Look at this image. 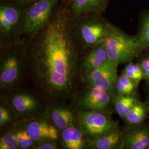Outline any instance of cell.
<instances>
[{"label": "cell", "instance_id": "1", "mask_svg": "<svg viewBox=\"0 0 149 149\" xmlns=\"http://www.w3.org/2000/svg\"><path fill=\"white\" fill-rule=\"evenodd\" d=\"M23 39L24 58L43 93L50 98L70 94L75 86L83 48L68 4L61 1L46 27L34 37Z\"/></svg>", "mask_w": 149, "mask_h": 149}, {"label": "cell", "instance_id": "2", "mask_svg": "<svg viewBox=\"0 0 149 149\" xmlns=\"http://www.w3.org/2000/svg\"><path fill=\"white\" fill-rule=\"evenodd\" d=\"M73 18L75 33L83 49L104 43L113 26L101 13H87Z\"/></svg>", "mask_w": 149, "mask_h": 149}, {"label": "cell", "instance_id": "3", "mask_svg": "<svg viewBox=\"0 0 149 149\" xmlns=\"http://www.w3.org/2000/svg\"><path fill=\"white\" fill-rule=\"evenodd\" d=\"M103 44L108 59L118 65L132 62L143 51L138 37L129 35L114 26Z\"/></svg>", "mask_w": 149, "mask_h": 149}, {"label": "cell", "instance_id": "4", "mask_svg": "<svg viewBox=\"0 0 149 149\" xmlns=\"http://www.w3.org/2000/svg\"><path fill=\"white\" fill-rule=\"evenodd\" d=\"M24 6L0 0L1 46L18 43L23 39Z\"/></svg>", "mask_w": 149, "mask_h": 149}, {"label": "cell", "instance_id": "5", "mask_svg": "<svg viewBox=\"0 0 149 149\" xmlns=\"http://www.w3.org/2000/svg\"><path fill=\"white\" fill-rule=\"evenodd\" d=\"M62 0H37L24 6L23 38L34 37L46 27Z\"/></svg>", "mask_w": 149, "mask_h": 149}, {"label": "cell", "instance_id": "6", "mask_svg": "<svg viewBox=\"0 0 149 149\" xmlns=\"http://www.w3.org/2000/svg\"><path fill=\"white\" fill-rule=\"evenodd\" d=\"M2 49V63L1 66V88H5L14 84L19 77L21 59L24 49L23 39L18 43L6 45Z\"/></svg>", "mask_w": 149, "mask_h": 149}, {"label": "cell", "instance_id": "7", "mask_svg": "<svg viewBox=\"0 0 149 149\" xmlns=\"http://www.w3.org/2000/svg\"><path fill=\"white\" fill-rule=\"evenodd\" d=\"M78 120L80 129L91 141L118 129L117 122L101 112H81Z\"/></svg>", "mask_w": 149, "mask_h": 149}, {"label": "cell", "instance_id": "8", "mask_svg": "<svg viewBox=\"0 0 149 149\" xmlns=\"http://www.w3.org/2000/svg\"><path fill=\"white\" fill-rule=\"evenodd\" d=\"M119 65L108 59L100 67L85 75V81L89 87H96L109 93L116 92Z\"/></svg>", "mask_w": 149, "mask_h": 149}, {"label": "cell", "instance_id": "9", "mask_svg": "<svg viewBox=\"0 0 149 149\" xmlns=\"http://www.w3.org/2000/svg\"><path fill=\"white\" fill-rule=\"evenodd\" d=\"M111 101V95L100 88L90 87L81 96L77 102L82 109L86 111H104Z\"/></svg>", "mask_w": 149, "mask_h": 149}, {"label": "cell", "instance_id": "10", "mask_svg": "<svg viewBox=\"0 0 149 149\" xmlns=\"http://www.w3.org/2000/svg\"><path fill=\"white\" fill-rule=\"evenodd\" d=\"M82 55V70L85 75L100 67L108 60L103 43L83 49Z\"/></svg>", "mask_w": 149, "mask_h": 149}, {"label": "cell", "instance_id": "11", "mask_svg": "<svg viewBox=\"0 0 149 149\" xmlns=\"http://www.w3.org/2000/svg\"><path fill=\"white\" fill-rule=\"evenodd\" d=\"M26 129L34 141L55 140L59 137L57 128L46 120H33L27 124Z\"/></svg>", "mask_w": 149, "mask_h": 149}, {"label": "cell", "instance_id": "12", "mask_svg": "<svg viewBox=\"0 0 149 149\" xmlns=\"http://www.w3.org/2000/svg\"><path fill=\"white\" fill-rule=\"evenodd\" d=\"M110 0H71L68 5L73 17L87 13L102 14Z\"/></svg>", "mask_w": 149, "mask_h": 149}, {"label": "cell", "instance_id": "13", "mask_svg": "<svg viewBox=\"0 0 149 149\" xmlns=\"http://www.w3.org/2000/svg\"><path fill=\"white\" fill-rule=\"evenodd\" d=\"M123 149H147L149 146V130L144 127L135 128L123 136Z\"/></svg>", "mask_w": 149, "mask_h": 149}, {"label": "cell", "instance_id": "14", "mask_svg": "<svg viewBox=\"0 0 149 149\" xmlns=\"http://www.w3.org/2000/svg\"><path fill=\"white\" fill-rule=\"evenodd\" d=\"M86 135L80 128L74 125L63 130L61 140L64 148L68 149H82L86 147Z\"/></svg>", "mask_w": 149, "mask_h": 149}, {"label": "cell", "instance_id": "15", "mask_svg": "<svg viewBox=\"0 0 149 149\" xmlns=\"http://www.w3.org/2000/svg\"><path fill=\"white\" fill-rule=\"evenodd\" d=\"M50 117L54 126L60 130L73 126L75 118L73 112L65 107H55L50 111Z\"/></svg>", "mask_w": 149, "mask_h": 149}, {"label": "cell", "instance_id": "16", "mask_svg": "<svg viewBox=\"0 0 149 149\" xmlns=\"http://www.w3.org/2000/svg\"><path fill=\"white\" fill-rule=\"evenodd\" d=\"M122 138V134L118 129L91 141V147L95 149H116L121 145Z\"/></svg>", "mask_w": 149, "mask_h": 149}, {"label": "cell", "instance_id": "17", "mask_svg": "<svg viewBox=\"0 0 149 149\" xmlns=\"http://www.w3.org/2000/svg\"><path fill=\"white\" fill-rule=\"evenodd\" d=\"M12 104L17 112L24 114L34 111L37 107L38 102L29 94L19 93L13 96Z\"/></svg>", "mask_w": 149, "mask_h": 149}, {"label": "cell", "instance_id": "18", "mask_svg": "<svg viewBox=\"0 0 149 149\" xmlns=\"http://www.w3.org/2000/svg\"><path fill=\"white\" fill-rule=\"evenodd\" d=\"M138 100L134 95H118L114 101V107L118 114L125 118Z\"/></svg>", "mask_w": 149, "mask_h": 149}, {"label": "cell", "instance_id": "19", "mask_svg": "<svg viewBox=\"0 0 149 149\" xmlns=\"http://www.w3.org/2000/svg\"><path fill=\"white\" fill-rule=\"evenodd\" d=\"M146 117V109L144 104L138 101L125 118L126 122L131 126H137L143 122Z\"/></svg>", "mask_w": 149, "mask_h": 149}, {"label": "cell", "instance_id": "20", "mask_svg": "<svg viewBox=\"0 0 149 149\" xmlns=\"http://www.w3.org/2000/svg\"><path fill=\"white\" fill-rule=\"evenodd\" d=\"M138 84L123 74L118 78L116 91L118 95H134Z\"/></svg>", "mask_w": 149, "mask_h": 149}, {"label": "cell", "instance_id": "21", "mask_svg": "<svg viewBox=\"0 0 149 149\" xmlns=\"http://www.w3.org/2000/svg\"><path fill=\"white\" fill-rule=\"evenodd\" d=\"M137 37L143 50L149 49V13L143 18L140 32Z\"/></svg>", "mask_w": 149, "mask_h": 149}, {"label": "cell", "instance_id": "22", "mask_svg": "<svg viewBox=\"0 0 149 149\" xmlns=\"http://www.w3.org/2000/svg\"><path fill=\"white\" fill-rule=\"evenodd\" d=\"M123 74L136 83L144 79V74L140 64H129L125 66Z\"/></svg>", "mask_w": 149, "mask_h": 149}, {"label": "cell", "instance_id": "23", "mask_svg": "<svg viewBox=\"0 0 149 149\" xmlns=\"http://www.w3.org/2000/svg\"><path fill=\"white\" fill-rule=\"evenodd\" d=\"M18 148H20V146L15 133H8L0 139V149H17Z\"/></svg>", "mask_w": 149, "mask_h": 149}, {"label": "cell", "instance_id": "24", "mask_svg": "<svg viewBox=\"0 0 149 149\" xmlns=\"http://www.w3.org/2000/svg\"><path fill=\"white\" fill-rule=\"evenodd\" d=\"M21 149H26L32 146L34 140L28 133L26 129L18 130L15 133Z\"/></svg>", "mask_w": 149, "mask_h": 149}, {"label": "cell", "instance_id": "25", "mask_svg": "<svg viewBox=\"0 0 149 149\" xmlns=\"http://www.w3.org/2000/svg\"><path fill=\"white\" fill-rule=\"evenodd\" d=\"M10 112L5 107H0V125L3 126L11 120Z\"/></svg>", "mask_w": 149, "mask_h": 149}, {"label": "cell", "instance_id": "26", "mask_svg": "<svg viewBox=\"0 0 149 149\" xmlns=\"http://www.w3.org/2000/svg\"><path fill=\"white\" fill-rule=\"evenodd\" d=\"M140 65L143 71L144 79L146 80L149 85V56L143 59L140 63Z\"/></svg>", "mask_w": 149, "mask_h": 149}, {"label": "cell", "instance_id": "27", "mask_svg": "<svg viewBox=\"0 0 149 149\" xmlns=\"http://www.w3.org/2000/svg\"><path fill=\"white\" fill-rule=\"evenodd\" d=\"M52 141L54 140H47V141L41 143L36 148L38 149H57V146Z\"/></svg>", "mask_w": 149, "mask_h": 149}, {"label": "cell", "instance_id": "28", "mask_svg": "<svg viewBox=\"0 0 149 149\" xmlns=\"http://www.w3.org/2000/svg\"><path fill=\"white\" fill-rule=\"evenodd\" d=\"M7 1H9L12 2L17 3V4L25 6L32 2L37 1V0H7Z\"/></svg>", "mask_w": 149, "mask_h": 149}, {"label": "cell", "instance_id": "29", "mask_svg": "<svg viewBox=\"0 0 149 149\" xmlns=\"http://www.w3.org/2000/svg\"><path fill=\"white\" fill-rule=\"evenodd\" d=\"M62 1H64V2H65V3H68V4L69 5L70 2H71V0H62Z\"/></svg>", "mask_w": 149, "mask_h": 149}, {"label": "cell", "instance_id": "30", "mask_svg": "<svg viewBox=\"0 0 149 149\" xmlns=\"http://www.w3.org/2000/svg\"><path fill=\"white\" fill-rule=\"evenodd\" d=\"M149 149V147H148V149Z\"/></svg>", "mask_w": 149, "mask_h": 149}]
</instances>
